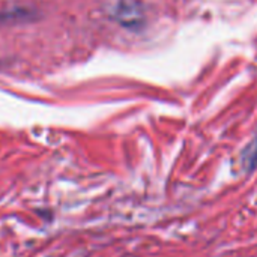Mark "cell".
<instances>
[{
  "label": "cell",
  "instance_id": "1",
  "mask_svg": "<svg viewBox=\"0 0 257 257\" xmlns=\"http://www.w3.org/2000/svg\"><path fill=\"white\" fill-rule=\"evenodd\" d=\"M114 15L123 26H134L142 21V11L139 9L137 5L130 2H123L117 5Z\"/></svg>",
  "mask_w": 257,
  "mask_h": 257
},
{
  "label": "cell",
  "instance_id": "2",
  "mask_svg": "<svg viewBox=\"0 0 257 257\" xmlns=\"http://www.w3.org/2000/svg\"><path fill=\"white\" fill-rule=\"evenodd\" d=\"M244 163L248 166V169H253L257 164V140L244 152Z\"/></svg>",
  "mask_w": 257,
  "mask_h": 257
}]
</instances>
